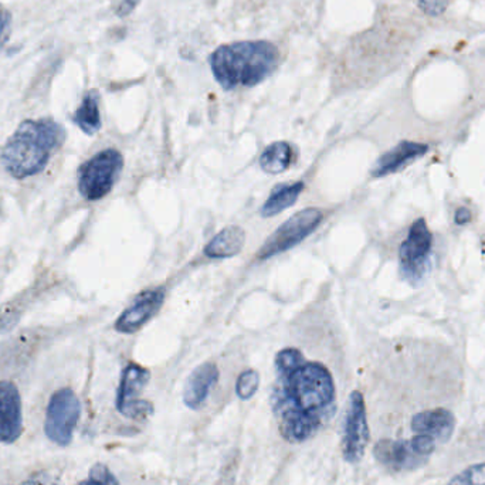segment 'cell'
I'll return each instance as SVG.
<instances>
[{"label":"cell","instance_id":"obj_1","mask_svg":"<svg viewBox=\"0 0 485 485\" xmlns=\"http://www.w3.org/2000/svg\"><path fill=\"white\" fill-rule=\"evenodd\" d=\"M270 406L281 438L304 443L328 426L336 412V382L327 366L308 361L300 349L276 356Z\"/></svg>","mask_w":485,"mask_h":485},{"label":"cell","instance_id":"obj_20","mask_svg":"<svg viewBox=\"0 0 485 485\" xmlns=\"http://www.w3.org/2000/svg\"><path fill=\"white\" fill-rule=\"evenodd\" d=\"M447 485H485V463L465 468L464 472L453 477Z\"/></svg>","mask_w":485,"mask_h":485},{"label":"cell","instance_id":"obj_17","mask_svg":"<svg viewBox=\"0 0 485 485\" xmlns=\"http://www.w3.org/2000/svg\"><path fill=\"white\" fill-rule=\"evenodd\" d=\"M291 147L280 140L268 145L260 157V166L266 174H278L290 166Z\"/></svg>","mask_w":485,"mask_h":485},{"label":"cell","instance_id":"obj_9","mask_svg":"<svg viewBox=\"0 0 485 485\" xmlns=\"http://www.w3.org/2000/svg\"><path fill=\"white\" fill-rule=\"evenodd\" d=\"M23 433V411L16 385L0 382V445H12Z\"/></svg>","mask_w":485,"mask_h":485},{"label":"cell","instance_id":"obj_18","mask_svg":"<svg viewBox=\"0 0 485 485\" xmlns=\"http://www.w3.org/2000/svg\"><path fill=\"white\" fill-rule=\"evenodd\" d=\"M419 149H421L419 145H400L396 149H393L389 154L383 155L380 157L378 164H376L375 169H373V174L375 176H383V174L395 171V169L399 168L400 165L406 162L409 157H414L419 152Z\"/></svg>","mask_w":485,"mask_h":485},{"label":"cell","instance_id":"obj_12","mask_svg":"<svg viewBox=\"0 0 485 485\" xmlns=\"http://www.w3.org/2000/svg\"><path fill=\"white\" fill-rule=\"evenodd\" d=\"M455 417L447 409L421 412L412 419V430L416 434H428L433 440L447 443L455 433Z\"/></svg>","mask_w":485,"mask_h":485},{"label":"cell","instance_id":"obj_2","mask_svg":"<svg viewBox=\"0 0 485 485\" xmlns=\"http://www.w3.org/2000/svg\"><path fill=\"white\" fill-rule=\"evenodd\" d=\"M64 140V128L50 118L24 121L4 145L2 162L14 178L35 176Z\"/></svg>","mask_w":485,"mask_h":485},{"label":"cell","instance_id":"obj_7","mask_svg":"<svg viewBox=\"0 0 485 485\" xmlns=\"http://www.w3.org/2000/svg\"><path fill=\"white\" fill-rule=\"evenodd\" d=\"M149 370L142 366L130 363L123 372L120 387L116 393V409L123 416L133 421H144L154 413V406L147 400L140 399V393L149 382Z\"/></svg>","mask_w":485,"mask_h":485},{"label":"cell","instance_id":"obj_13","mask_svg":"<svg viewBox=\"0 0 485 485\" xmlns=\"http://www.w3.org/2000/svg\"><path fill=\"white\" fill-rule=\"evenodd\" d=\"M219 379V370L212 362L199 365L186 380L183 402L189 409H200L208 399V393Z\"/></svg>","mask_w":485,"mask_h":485},{"label":"cell","instance_id":"obj_16","mask_svg":"<svg viewBox=\"0 0 485 485\" xmlns=\"http://www.w3.org/2000/svg\"><path fill=\"white\" fill-rule=\"evenodd\" d=\"M98 99L97 91H89L75 111L74 123L89 135H93L101 128Z\"/></svg>","mask_w":485,"mask_h":485},{"label":"cell","instance_id":"obj_10","mask_svg":"<svg viewBox=\"0 0 485 485\" xmlns=\"http://www.w3.org/2000/svg\"><path fill=\"white\" fill-rule=\"evenodd\" d=\"M164 291L148 290L138 295L132 304L116 319L115 329L123 334L140 331L164 304Z\"/></svg>","mask_w":485,"mask_h":485},{"label":"cell","instance_id":"obj_23","mask_svg":"<svg viewBox=\"0 0 485 485\" xmlns=\"http://www.w3.org/2000/svg\"><path fill=\"white\" fill-rule=\"evenodd\" d=\"M448 0H421V7L426 13L438 14L443 13L447 7Z\"/></svg>","mask_w":485,"mask_h":485},{"label":"cell","instance_id":"obj_24","mask_svg":"<svg viewBox=\"0 0 485 485\" xmlns=\"http://www.w3.org/2000/svg\"><path fill=\"white\" fill-rule=\"evenodd\" d=\"M24 485H58V482L53 475L40 472V474L31 475L30 480Z\"/></svg>","mask_w":485,"mask_h":485},{"label":"cell","instance_id":"obj_4","mask_svg":"<svg viewBox=\"0 0 485 485\" xmlns=\"http://www.w3.org/2000/svg\"><path fill=\"white\" fill-rule=\"evenodd\" d=\"M123 168V155L116 149L101 150L82 165L79 191L87 200H99L110 193Z\"/></svg>","mask_w":485,"mask_h":485},{"label":"cell","instance_id":"obj_25","mask_svg":"<svg viewBox=\"0 0 485 485\" xmlns=\"http://www.w3.org/2000/svg\"><path fill=\"white\" fill-rule=\"evenodd\" d=\"M138 4H140V0H121L120 6L116 9V14L120 18H125L138 6Z\"/></svg>","mask_w":485,"mask_h":485},{"label":"cell","instance_id":"obj_8","mask_svg":"<svg viewBox=\"0 0 485 485\" xmlns=\"http://www.w3.org/2000/svg\"><path fill=\"white\" fill-rule=\"evenodd\" d=\"M370 443V426L366 417L365 400L362 393H351L346 409L344 436H342V455L348 463H358L365 455Z\"/></svg>","mask_w":485,"mask_h":485},{"label":"cell","instance_id":"obj_21","mask_svg":"<svg viewBox=\"0 0 485 485\" xmlns=\"http://www.w3.org/2000/svg\"><path fill=\"white\" fill-rule=\"evenodd\" d=\"M89 480L98 485H120L118 480L115 479V475L110 472V468L101 464V463L91 467Z\"/></svg>","mask_w":485,"mask_h":485},{"label":"cell","instance_id":"obj_3","mask_svg":"<svg viewBox=\"0 0 485 485\" xmlns=\"http://www.w3.org/2000/svg\"><path fill=\"white\" fill-rule=\"evenodd\" d=\"M278 50L268 41L220 46L210 55L213 75L225 89L254 87L277 69Z\"/></svg>","mask_w":485,"mask_h":485},{"label":"cell","instance_id":"obj_19","mask_svg":"<svg viewBox=\"0 0 485 485\" xmlns=\"http://www.w3.org/2000/svg\"><path fill=\"white\" fill-rule=\"evenodd\" d=\"M259 385H260V376H259V373L253 370H244L239 376V379H237V396L242 400L251 399L256 395Z\"/></svg>","mask_w":485,"mask_h":485},{"label":"cell","instance_id":"obj_14","mask_svg":"<svg viewBox=\"0 0 485 485\" xmlns=\"http://www.w3.org/2000/svg\"><path fill=\"white\" fill-rule=\"evenodd\" d=\"M246 242V234L237 225H229L213 237L205 247V254L210 259H229L237 256Z\"/></svg>","mask_w":485,"mask_h":485},{"label":"cell","instance_id":"obj_5","mask_svg":"<svg viewBox=\"0 0 485 485\" xmlns=\"http://www.w3.org/2000/svg\"><path fill=\"white\" fill-rule=\"evenodd\" d=\"M81 416V404L69 387L57 390L48 402L46 412L45 433L48 440L60 447L72 443L75 428Z\"/></svg>","mask_w":485,"mask_h":485},{"label":"cell","instance_id":"obj_26","mask_svg":"<svg viewBox=\"0 0 485 485\" xmlns=\"http://www.w3.org/2000/svg\"><path fill=\"white\" fill-rule=\"evenodd\" d=\"M80 485H98V484H96V482L89 481V480H87V481L81 482V484Z\"/></svg>","mask_w":485,"mask_h":485},{"label":"cell","instance_id":"obj_22","mask_svg":"<svg viewBox=\"0 0 485 485\" xmlns=\"http://www.w3.org/2000/svg\"><path fill=\"white\" fill-rule=\"evenodd\" d=\"M12 30V14L9 13L6 7L0 4V50L9 40Z\"/></svg>","mask_w":485,"mask_h":485},{"label":"cell","instance_id":"obj_11","mask_svg":"<svg viewBox=\"0 0 485 485\" xmlns=\"http://www.w3.org/2000/svg\"><path fill=\"white\" fill-rule=\"evenodd\" d=\"M373 453L376 460L392 472H412L429 460L414 450L412 440H382Z\"/></svg>","mask_w":485,"mask_h":485},{"label":"cell","instance_id":"obj_15","mask_svg":"<svg viewBox=\"0 0 485 485\" xmlns=\"http://www.w3.org/2000/svg\"><path fill=\"white\" fill-rule=\"evenodd\" d=\"M302 191H304L302 182L277 186L271 191L270 198L267 199L266 203L261 208V216L263 217H273V216L284 212L285 208H291L297 202Z\"/></svg>","mask_w":485,"mask_h":485},{"label":"cell","instance_id":"obj_6","mask_svg":"<svg viewBox=\"0 0 485 485\" xmlns=\"http://www.w3.org/2000/svg\"><path fill=\"white\" fill-rule=\"evenodd\" d=\"M321 222L322 212L319 208H307L295 213L267 239L259 251V259L266 260L293 249L314 233Z\"/></svg>","mask_w":485,"mask_h":485}]
</instances>
